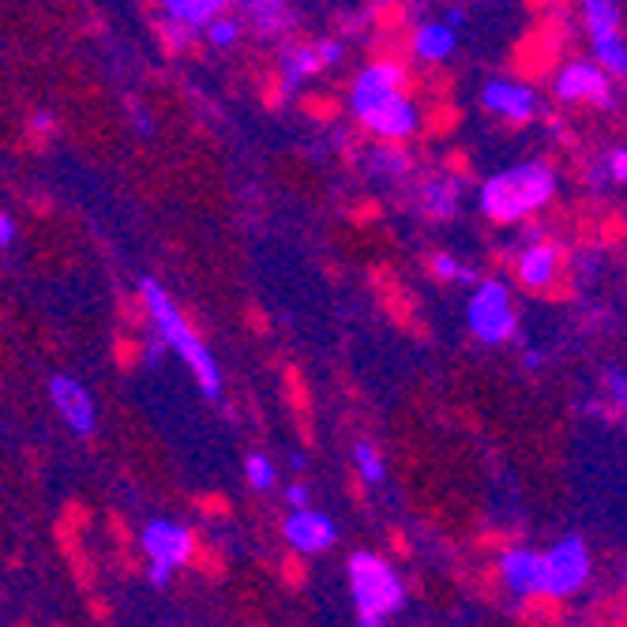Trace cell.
Here are the masks:
<instances>
[{
	"instance_id": "cell-1",
	"label": "cell",
	"mask_w": 627,
	"mask_h": 627,
	"mask_svg": "<svg viewBox=\"0 0 627 627\" xmlns=\"http://www.w3.org/2000/svg\"><path fill=\"white\" fill-rule=\"evenodd\" d=\"M139 297H144L147 316H150V323H155L158 339H162L165 346H170L173 354H177L181 361H185L188 369L196 372V380H199V388H204L207 398H219L222 395V372H219V365H214V354L204 346V339L192 331V323L185 320V312L173 305V297L165 294V290L158 286L155 279L139 282Z\"/></svg>"
},
{
	"instance_id": "cell-2",
	"label": "cell",
	"mask_w": 627,
	"mask_h": 627,
	"mask_svg": "<svg viewBox=\"0 0 627 627\" xmlns=\"http://www.w3.org/2000/svg\"><path fill=\"white\" fill-rule=\"evenodd\" d=\"M556 196V170L545 162H518L489 177L478 192V207L492 222H522Z\"/></svg>"
},
{
	"instance_id": "cell-3",
	"label": "cell",
	"mask_w": 627,
	"mask_h": 627,
	"mask_svg": "<svg viewBox=\"0 0 627 627\" xmlns=\"http://www.w3.org/2000/svg\"><path fill=\"white\" fill-rule=\"evenodd\" d=\"M349 590H354L357 620L365 627H383L406 605V587L395 567L372 553L349 556Z\"/></svg>"
},
{
	"instance_id": "cell-4",
	"label": "cell",
	"mask_w": 627,
	"mask_h": 627,
	"mask_svg": "<svg viewBox=\"0 0 627 627\" xmlns=\"http://www.w3.org/2000/svg\"><path fill=\"white\" fill-rule=\"evenodd\" d=\"M466 323H470V331L478 334L481 342H489V346H500V342L512 339L518 328V316L512 308V290H507V282H500V279L478 282L470 305H466Z\"/></svg>"
},
{
	"instance_id": "cell-5",
	"label": "cell",
	"mask_w": 627,
	"mask_h": 627,
	"mask_svg": "<svg viewBox=\"0 0 627 627\" xmlns=\"http://www.w3.org/2000/svg\"><path fill=\"white\" fill-rule=\"evenodd\" d=\"M590 579V553L582 538H564L549 553H541V598L564 601L579 593Z\"/></svg>"
},
{
	"instance_id": "cell-6",
	"label": "cell",
	"mask_w": 627,
	"mask_h": 627,
	"mask_svg": "<svg viewBox=\"0 0 627 627\" xmlns=\"http://www.w3.org/2000/svg\"><path fill=\"white\" fill-rule=\"evenodd\" d=\"M139 541H144V553L150 560V582H155V587H165L170 575L192 556V533L181 522H173V518L147 522Z\"/></svg>"
},
{
	"instance_id": "cell-7",
	"label": "cell",
	"mask_w": 627,
	"mask_h": 627,
	"mask_svg": "<svg viewBox=\"0 0 627 627\" xmlns=\"http://www.w3.org/2000/svg\"><path fill=\"white\" fill-rule=\"evenodd\" d=\"M357 121L380 139H391V144H403V139L414 136L421 128V110H417L414 98H406V90L383 98V102L369 106L365 113H357Z\"/></svg>"
},
{
	"instance_id": "cell-8",
	"label": "cell",
	"mask_w": 627,
	"mask_h": 627,
	"mask_svg": "<svg viewBox=\"0 0 627 627\" xmlns=\"http://www.w3.org/2000/svg\"><path fill=\"white\" fill-rule=\"evenodd\" d=\"M556 98L560 102H582V106H608L613 102V75L598 61H571L556 75Z\"/></svg>"
},
{
	"instance_id": "cell-9",
	"label": "cell",
	"mask_w": 627,
	"mask_h": 627,
	"mask_svg": "<svg viewBox=\"0 0 627 627\" xmlns=\"http://www.w3.org/2000/svg\"><path fill=\"white\" fill-rule=\"evenodd\" d=\"M481 106L489 110L492 116H504L512 124H526L541 113V98L533 87L526 83H515V79H492L481 87Z\"/></svg>"
},
{
	"instance_id": "cell-10",
	"label": "cell",
	"mask_w": 627,
	"mask_h": 627,
	"mask_svg": "<svg viewBox=\"0 0 627 627\" xmlns=\"http://www.w3.org/2000/svg\"><path fill=\"white\" fill-rule=\"evenodd\" d=\"M49 398H53V409L64 417V425H69L75 437H90V432H95L98 409H95L90 391L83 388L79 380H72V376H53V380H49Z\"/></svg>"
},
{
	"instance_id": "cell-11",
	"label": "cell",
	"mask_w": 627,
	"mask_h": 627,
	"mask_svg": "<svg viewBox=\"0 0 627 627\" xmlns=\"http://www.w3.org/2000/svg\"><path fill=\"white\" fill-rule=\"evenodd\" d=\"M398 90H406V72L398 64H369L365 72H357L354 87H349V110L357 116Z\"/></svg>"
},
{
	"instance_id": "cell-12",
	"label": "cell",
	"mask_w": 627,
	"mask_h": 627,
	"mask_svg": "<svg viewBox=\"0 0 627 627\" xmlns=\"http://www.w3.org/2000/svg\"><path fill=\"white\" fill-rule=\"evenodd\" d=\"M282 533H286V541L297 549V553H323V549L334 545V538H339V530H334V522L323 512H312V507H294V512L286 515V526H282Z\"/></svg>"
},
{
	"instance_id": "cell-13",
	"label": "cell",
	"mask_w": 627,
	"mask_h": 627,
	"mask_svg": "<svg viewBox=\"0 0 627 627\" xmlns=\"http://www.w3.org/2000/svg\"><path fill=\"white\" fill-rule=\"evenodd\" d=\"M500 579L515 598H541V553L533 549H507L500 556Z\"/></svg>"
},
{
	"instance_id": "cell-14",
	"label": "cell",
	"mask_w": 627,
	"mask_h": 627,
	"mask_svg": "<svg viewBox=\"0 0 627 627\" xmlns=\"http://www.w3.org/2000/svg\"><path fill=\"white\" fill-rule=\"evenodd\" d=\"M560 274V248L549 241H533L530 248H522L518 256V282L526 290H549Z\"/></svg>"
},
{
	"instance_id": "cell-15",
	"label": "cell",
	"mask_w": 627,
	"mask_h": 627,
	"mask_svg": "<svg viewBox=\"0 0 627 627\" xmlns=\"http://www.w3.org/2000/svg\"><path fill=\"white\" fill-rule=\"evenodd\" d=\"M323 69V57H320V49L316 46H297V49H290L286 57H282V64H279V90H282V98H294L300 87H305V79H312L316 72Z\"/></svg>"
},
{
	"instance_id": "cell-16",
	"label": "cell",
	"mask_w": 627,
	"mask_h": 627,
	"mask_svg": "<svg viewBox=\"0 0 627 627\" xmlns=\"http://www.w3.org/2000/svg\"><path fill=\"white\" fill-rule=\"evenodd\" d=\"M455 46H458V35H455V27H447V23H421L414 35V53L429 64L447 61V57L455 53Z\"/></svg>"
},
{
	"instance_id": "cell-17",
	"label": "cell",
	"mask_w": 627,
	"mask_h": 627,
	"mask_svg": "<svg viewBox=\"0 0 627 627\" xmlns=\"http://www.w3.org/2000/svg\"><path fill=\"white\" fill-rule=\"evenodd\" d=\"M458 196H463V185L451 173H437L421 185V207L432 214V219H447V214L458 211Z\"/></svg>"
},
{
	"instance_id": "cell-18",
	"label": "cell",
	"mask_w": 627,
	"mask_h": 627,
	"mask_svg": "<svg viewBox=\"0 0 627 627\" xmlns=\"http://www.w3.org/2000/svg\"><path fill=\"white\" fill-rule=\"evenodd\" d=\"M225 4H230V0H162L165 20H170L173 27H185V30L207 27Z\"/></svg>"
},
{
	"instance_id": "cell-19",
	"label": "cell",
	"mask_w": 627,
	"mask_h": 627,
	"mask_svg": "<svg viewBox=\"0 0 627 627\" xmlns=\"http://www.w3.org/2000/svg\"><path fill=\"white\" fill-rule=\"evenodd\" d=\"M593 61L608 75H616V79H627V41L620 30H608V35L593 38Z\"/></svg>"
},
{
	"instance_id": "cell-20",
	"label": "cell",
	"mask_w": 627,
	"mask_h": 627,
	"mask_svg": "<svg viewBox=\"0 0 627 627\" xmlns=\"http://www.w3.org/2000/svg\"><path fill=\"white\" fill-rule=\"evenodd\" d=\"M582 15H587L590 38L620 30V0H582Z\"/></svg>"
},
{
	"instance_id": "cell-21",
	"label": "cell",
	"mask_w": 627,
	"mask_h": 627,
	"mask_svg": "<svg viewBox=\"0 0 627 627\" xmlns=\"http://www.w3.org/2000/svg\"><path fill=\"white\" fill-rule=\"evenodd\" d=\"M369 177L376 181H395V177H403V173L409 170V162H406V155L403 150H391V147H380V150H369Z\"/></svg>"
},
{
	"instance_id": "cell-22",
	"label": "cell",
	"mask_w": 627,
	"mask_h": 627,
	"mask_svg": "<svg viewBox=\"0 0 627 627\" xmlns=\"http://www.w3.org/2000/svg\"><path fill=\"white\" fill-rule=\"evenodd\" d=\"M354 463H357V474L365 478V484H383V478H388V466H383L380 451H376L372 443H357Z\"/></svg>"
},
{
	"instance_id": "cell-23",
	"label": "cell",
	"mask_w": 627,
	"mask_h": 627,
	"mask_svg": "<svg viewBox=\"0 0 627 627\" xmlns=\"http://www.w3.org/2000/svg\"><path fill=\"white\" fill-rule=\"evenodd\" d=\"M241 4L248 8V15H253V23L259 30H274L286 23V8H282V0H241Z\"/></svg>"
},
{
	"instance_id": "cell-24",
	"label": "cell",
	"mask_w": 627,
	"mask_h": 627,
	"mask_svg": "<svg viewBox=\"0 0 627 627\" xmlns=\"http://www.w3.org/2000/svg\"><path fill=\"white\" fill-rule=\"evenodd\" d=\"M204 30H207V41H211L214 49H230V46H237V38H241V23L230 20V15H214Z\"/></svg>"
},
{
	"instance_id": "cell-25",
	"label": "cell",
	"mask_w": 627,
	"mask_h": 627,
	"mask_svg": "<svg viewBox=\"0 0 627 627\" xmlns=\"http://www.w3.org/2000/svg\"><path fill=\"white\" fill-rule=\"evenodd\" d=\"M245 478L253 489H271L274 478H279V470H274V463L267 455H248V463H245Z\"/></svg>"
},
{
	"instance_id": "cell-26",
	"label": "cell",
	"mask_w": 627,
	"mask_h": 627,
	"mask_svg": "<svg viewBox=\"0 0 627 627\" xmlns=\"http://www.w3.org/2000/svg\"><path fill=\"white\" fill-rule=\"evenodd\" d=\"M432 274L443 282H455V279H474V271L466 263H458L455 256H447V253H437L432 256Z\"/></svg>"
},
{
	"instance_id": "cell-27",
	"label": "cell",
	"mask_w": 627,
	"mask_h": 627,
	"mask_svg": "<svg viewBox=\"0 0 627 627\" xmlns=\"http://www.w3.org/2000/svg\"><path fill=\"white\" fill-rule=\"evenodd\" d=\"M605 391H608V398L616 403V409H624V414H627V376L620 369L605 372Z\"/></svg>"
},
{
	"instance_id": "cell-28",
	"label": "cell",
	"mask_w": 627,
	"mask_h": 627,
	"mask_svg": "<svg viewBox=\"0 0 627 627\" xmlns=\"http://www.w3.org/2000/svg\"><path fill=\"white\" fill-rule=\"evenodd\" d=\"M605 165H608V181H616V185H627V147L613 150Z\"/></svg>"
},
{
	"instance_id": "cell-29",
	"label": "cell",
	"mask_w": 627,
	"mask_h": 627,
	"mask_svg": "<svg viewBox=\"0 0 627 627\" xmlns=\"http://www.w3.org/2000/svg\"><path fill=\"white\" fill-rule=\"evenodd\" d=\"M316 49H320V57H323V69H328V64H339L342 61V53H346V49H342V41H316Z\"/></svg>"
},
{
	"instance_id": "cell-30",
	"label": "cell",
	"mask_w": 627,
	"mask_h": 627,
	"mask_svg": "<svg viewBox=\"0 0 627 627\" xmlns=\"http://www.w3.org/2000/svg\"><path fill=\"white\" fill-rule=\"evenodd\" d=\"M12 241H15V222H12V214L0 211V253H4Z\"/></svg>"
},
{
	"instance_id": "cell-31",
	"label": "cell",
	"mask_w": 627,
	"mask_h": 627,
	"mask_svg": "<svg viewBox=\"0 0 627 627\" xmlns=\"http://www.w3.org/2000/svg\"><path fill=\"white\" fill-rule=\"evenodd\" d=\"M286 504L290 507H305L308 504V484H290V489H286Z\"/></svg>"
},
{
	"instance_id": "cell-32",
	"label": "cell",
	"mask_w": 627,
	"mask_h": 627,
	"mask_svg": "<svg viewBox=\"0 0 627 627\" xmlns=\"http://www.w3.org/2000/svg\"><path fill=\"white\" fill-rule=\"evenodd\" d=\"M605 177H608V165L605 162H593L590 165V185L601 188V185H605Z\"/></svg>"
},
{
	"instance_id": "cell-33",
	"label": "cell",
	"mask_w": 627,
	"mask_h": 627,
	"mask_svg": "<svg viewBox=\"0 0 627 627\" xmlns=\"http://www.w3.org/2000/svg\"><path fill=\"white\" fill-rule=\"evenodd\" d=\"M443 23H447V27H463V23H466V12H463V8H447V15H443Z\"/></svg>"
},
{
	"instance_id": "cell-34",
	"label": "cell",
	"mask_w": 627,
	"mask_h": 627,
	"mask_svg": "<svg viewBox=\"0 0 627 627\" xmlns=\"http://www.w3.org/2000/svg\"><path fill=\"white\" fill-rule=\"evenodd\" d=\"M30 124H35L38 132H49V128H53V113H46V110H41V113L30 116Z\"/></svg>"
},
{
	"instance_id": "cell-35",
	"label": "cell",
	"mask_w": 627,
	"mask_h": 627,
	"mask_svg": "<svg viewBox=\"0 0 627 627\" xmlns=\"http://www.w3.org/2000/svg\"><path fill=\"white\" fill-rule=\"evenodd\" d=\"M541 365H545V354H541V349H530V354H526V369H541Z\"/></svg>"
}]
</instances>
